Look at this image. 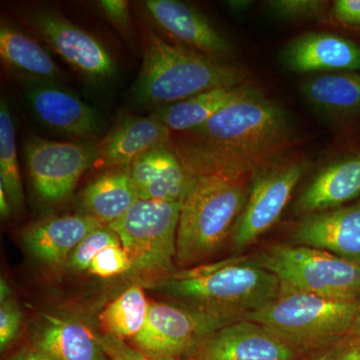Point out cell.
Listing matches in <instances>:
<instances>
[{"label": "cell", "mask_w": 360, "mask_h": 360, "mask_svg": "<svg viewBox=\"0 0 360 360\" xmlns=\"http://www.w3.org/2000/svg\"><path fill=\"white\" fill-rule=\"evenodd\" d=\"M172 136L169 148L193 177L248 181L278 162L293 142L288 111L262 91L233 101L205 124Z\"/></svg>", "instance_id": "obj_1"}, {"label": "cell", "mask_w": 360, "mask_h": 360, "mask_svg": "<svg viewBox=\"0 0 360 360\" xmlns=\"http://www.w3.org/2000/svg\"><path fill=\"white\" fill-rule=\"evenodd\" d=\"M158 285L163 295L191 309L232 321L262 309L281 293L276 276L245 257L174 272Z\"/></svg>", "instance_id": "obj_2"}, {"label": "cell", "mask_w": 360, "mask_h": 360, "mask_svg": "<svg viewBox=\"0 0 360 360\" xmlns=\"http://www.w3.org/2000/svg\"><path fill=\"white\" fill-rule=\"evenodd\" d=\"M245 79L243 68L212 60L177 44H168L148 30L143 61L132 94L137 103L160 108L207 90L245 84Z\"/></svg>", "instance_id": "obj_3"}, {"label": "cell", "mask_w": 360, "mask_h": 360, "mask_svg": "<svg viewBox=\"0 0 360 360\" xmlns=\"http://www.w3.org/2000/svg\"><path fill=\"white\" fill-rule=\"evenodd\" d=\"M182 203L175 262L196 264L221 248L245 208L248 181L220 176L195 177Z\"/></svg>", "instance_id": "obj_4"}, {"label": "cell", "mask_w": 360, "mask_h": 360, "mask_svg": "<svg viewBox=\"0 0 360 360\" xmlns=\"http://www.w3.org/2000/svg\"><path fill=\"white\" fill-rule=\"evenodd\" d=\"M255 260L276 276L281 293L360 300V265L328 251L278 243L260 251Z\"/></svg>", "instance_id": "obj_5"}, {"label": "cell", "mask_w": 360, "mask_h": 360, "mask_svg": "<svg viewBox=\"0 0 360 360\" xmlns=\"http://www.w3.org/2000/svg\"><path fill=\"white\" fill-rule=\"evenodd\" d=\"M360 300H342L302 292L279 293L276 300L246 315L272 333L302 347L352 333Z\"/></svg>", "instance_id": "obj_6"}, {"label": "cell", "mask_w": 360, "mask_h": 360, "mask_svg": "<svg viewBox=\"0 0 360 360\" xmlns=\"http://www.w3.org/2000/svg\"><path fill=\"white\" fill-rule=\"evenodd\" d=\"M182 203L139 200L122 219L108 225L131 260V272L148 277L174 274Z\"/></svg>", "instance_id": "obj_7"}, {"label": "cell", "mask_w": 360, "mask_h": 360, "mask_svg": "<svg viewBox=\"0 0 360 360\" xmlns=\"http://www.w3.org/2000/svg\"><path fill=\"white\" fill-rule=\"evenodd\" d=\"M232 322L191 307L150 302L146 324L131 345L155 356L180 357Z\"/></svg>", "instance_id": "obj_8"}, {"label": "cell", "mask_w": 360, "mask_h": 360, "mask_svg": "<svg viewBox=\"0 0 360 360\" xmlns=\"http://www.w3.org/2000/svg\"><path fill=\"white\" fill-rule=\"evenodd\" d=\"M307 170L302 160L281 161L252 179L245 208L232 231V243L243 250L274 226Z\"/></svg>", "instance_id": "obj_9"}, {"label": "cell", "mask_w": 360, "mask_h": 360, "mask_svg": "<svg viewBox=\"0 0 360 360\" xmlns=\"http://www.w3.org/2000/svg\"><path fill=\"white\" fill-rule=\"evenodd\" d=\"M96 144L58 142L32 136L25 144V158L33 187L45 201L68 198L84 172L94 167Z\"/></svg>", "instance_id": "obj_10"}, {"label": "cell", "mask_w": 360, "mask_h": 360, "mask_svg": "<svg viewBox=\"0 0 360 360\" xmlns=\"http://www.w3.org/2000/svg\"><path fill=\"white\" fill-rule=\"evenodd\" d=\"M30 22L45 44L85 77L99 82L115 75L116 63L110 51L60 13L37 11Z\"/></svg>", "instance_id": "obj_11"}, {"label": "cell", "mask_w": 360, "mask_h": 360, "mask_svg": "<svg viewBox=\"0 0 360 360\" xmlns=\"http://www.w3.org/2000/svg\"><path fill=\"white\" fill-rule=\"evenodd\" d=\"M300 347L246 319L232 322L196 348L198 360H298Z\"/></svg>", "instance_id": "obj_12"}, {"label": "cell", "mask_w": 360, "mask_h": 360, "mask_svg": "<svg viewBox=\"0 0 360 360\" xmlns=\"http://www.w3.org/2000/svg\"><path fill=\"white\" fill-rule=\"evenodd\" d=\"M149 15L177 42L206 58L227 63L233 46L198 9L176 0L144 2Z\"/></svg>", "instance_id": "obj_13"}, {"label": "cell", "mask_w": 360, "mask_h": 360, "mask_svg": "<svg viewBox=\"0 0 360 360\" xmlns=\"http://www.w3.org/2000/svg\"><path fill=\"white\" fill-rule=\"evenodd\" d=\"M25 94L40 122L58 134L89 141L103 130L98 111L51 82H28Z\"/></svg>", "instance_id": "obj_14"}, {"label": "cell", "mask_w": 360, "mask_h": 360, "mask_svg": "<svg viewBox=\"0 0 360 360\" xmlns=\"http://www.w3.org/2000/svg\"><path fill=\"white\" fill-rule=\"evenodd\" d=\"M292 238L296 245L328 251L360 265V201L303 217Z\"/></svg>", "instance_id": "obj_15"}, {"label": "cell", "mask_w": 360, "mask_h": 360, "mask_svg": "<svg viewBox=\"0 0 360 360\" xmlns=\"http://www.w3.org/2000/svg\"><path fill=\"white\" fill-rule=\"evenodd\" d=\"M281 60L298 73L359 72L360 45L333 33L307 32L284 46Z\"/></svg>", "instance_id": "obj_16"}, {"label": "cell", "mask_w": 360, "mask_h": 360, "mask_svg": "<svg viewBox=\"0 0 360 360\" xmlns=\"http://www.w3.org/2000/svg\"><path fill=\"white\" fill-rule=\"evenodd\" d=\"M172 131L160 120L148 117H127L96 144L94 167H130L137 158L155 149L168 148Z\"/></svg>", "instance_id": "obj_17"}, {"label": "cell", "mask_w": 360, "mask_h": 360, "mask_svg": "<svg viewBox=\"0 0 360 360\" xmlns=\"http://www.w3.org/2000/svg\"><path fill=\"white\" fill-rule=\"evenodd\" d=\"M130 174L139 200H146L184 202L196 179L169 146L137 158Z\"/></svg>", "instance_id": "obj_18"}, {"label": "cell", "mask_w": 360, "mask_h": 360, "mask_svg": "<svg viewBox=\"0 0 360 360\" xmlns=\"http://www.w3.org/2000/svg\"><path fill=\"white\" fill-rule=\"evenodd\" d=\"M360 196V153L321 168L298 196L296 214H314L341 207Z\"/></svg>", "instance_id": "obj_19"}, {"label": "cell", "mask_w": 360, "mask_h": 360, "mask_svg": "<svg viewBox=\"0 0 360 360\" xmlns=\"http://www.w3.org/2000/svg\"><path fill=\"white\" fill-rule=\"evenodd\" d=\"M103 225L89 214L54 217L28 227L23 240L37 259L58 266L65 264L87 234Z\"/></svg>", "instance_id": "obj_20"}, {"label": "cell", "mask_w": 360, "mask_h": 360, "mask_svg": "<svg viewBox=\"0 0 360 360\" xmlns=\"http://www.w3.org/2000/svg\"><path fill=\"white\" fill-rule=\"evenodd\" d=\"M45 323L37 333V350L56 360H108L97 333L82 322L44 315Z\"/></svg>", "instance_id": "obj_21"}, {"label": "cell", "mask_w": 360, "mask_h": 360, "mask_svg": "<svg viewBox=\"0 0 360 360\" xmlns=\"http://www.w3.org/2000/svg\"><path fill=\"white\" fill-rule=\"evenodd\" d=\"M259 91V89L245 82L236 86L217 87L180 103L156 108L153 116L167 125L172 134H181L205 124L213 115L233 101Z\"/></svg>", "instance_id": "obj_22"}, {"label": "cell", "mask_w": 360, "mask_h": 360, "mask_svg": "<svg viewBox=\"0 0 360 360\" xmlns=\"http://www.w3.org/2000/svg\"><path fill=\"white\" fill-rule=\"evenodd\" d=\"M300 94L319 115L345 120L360 115V72L324 73L309 78Z\"/></svg>", "instance_id": "obj_23"}, {"label": "cell", "mask_w": 360, "mask_h": 360, "mask_svg": "<svg viewBox=\"0 0 360 360\" xmlns=\"http://www.w3.org/2000/svg\"><path fill=\"white\" fill-rule=\"evenodd\" d=\"M139 200L130 167L108 169L85 187L82 194L87 214L104 225L122 219Z\"/></svg>", "instance_id": "obj_24"}, {"label": "cell", "mask_w": 360, "mask_h": 360, "mask_svg": "<svg viewBox=\"0 0 360 360\" xmlns=\"http://www.w3.org/2000/svg\"><path fill=\"white\" fill-rule=\"evenodd\" d=\"M0 58L4 65L28 82H52L61 70L34 39L13 26L0 27Z\"/></svg>", "instance_id": "obj_25"}, {"label": "cell", "mask_w": 360, "mask_h": 360, "mask_svg": "<svg viewBox=\"0 0 360 360\" xmlns=\"http://www.w3.org/2000/svg\"><path fill=\"white\" fill-rule=\"evenodd\" d=\"M149 304L141 286H130L99 314L103 335L122 340H134L146 324Z\"/></svg>", "instance_id": "obj_26"}, {"label": "cell", "mask_w": 360, "mask_h": 360, "mask_svg": "<svg viewBox=\"0 0 360 360\" xmlns=\"http://www.w3.org/2000/svg\"><path fill=\"white\" fill-rule=\"evenodd\" d=\"M0 184L4 186L11 205L22 210L25 198L16 153L15 129L4 99L0 103Z\"/></svg>", "instance_id": "obj_27"}, {"label": "cell", "mask_w": 360, "mask_h": 360, "mask_svg": "<svg viewBox=\"0 0 360 360\" xmlns=\"http://www.w3.org/2000/svg\"><path fill=\"white\" fill-rule=\"evenodd\" d=\"M122 245L120 238L108 225H103L87 234L82 243L71 253L70 265L71 269L77 271L89 270L94 258L110 245Z\"/></svg>", "instance_id": "obj_28"}, {"label": "cell", "mask_w": 360, "mask_h": 360, "mask_svg": "<svg viewBox=\"0 0 360 360\" xmlns=\"http://www.w3.org/2000/svg\"><path fill=\"white\" fill-rule=\"evenodd\" d=\"M131 260L122 245L108 246L92 260L89 270L92 276L110 278L131 272Z\"/></svg>", "instance_id": "obj_29"}, {"label": "cell", "mask_w": 360, "mask_h": 360, "mask_svg": "<svg viewBox=\"0 0 360 360\" xmlns=\"http://www.w3.org/2000/svg\"><path fill=\"white\" fill-rule=\"evenodd\" d=\"M270 13L285 20H314L326 13L328 2L321 0H271L266 2Z\"/></svg>", "instance_id": "obj_30"}, {"label": "cell", "mask_w": 360, "mask_h": 360, "mask_svg": "<svg viewBox=\"0 0 360 360\" xmlns=\"http://www.w3.org/2000/svg\"><path fill=\"white\" fill-rule=\"evenodd\" d=\"M106 356L110 360H184L180 357L155 356L137 349L125 340L110 335H97Z\"/></svg>", "instance_id": "obj_31"}, {"label": "cell", "mask_w": 360, "mask_h": 360, "mask_svg": "<svg viewBox=\"0 0 360 360\" xmlns=\"http://www.w3.org/2000/svg\"><path fill=\"white\" fill-rule=\"evenodd\" d=\"M21 323L20 309L11 300L1 303L0 307V347L4 350L18 335Z\"/></svg>", "instance_id": "obj_32"}, {"label": "cell", "mask_w": 360, "mask_h": 360, "mask_svg": "<svg viewBox=\"0 0 360 360\" xmlns=\"http://www.w3.org/2000/svg\"><path fill=\"white\" fill-rule=\"evenodd\" d=\"M323 360H360V333L345 335Z\"/></svg>", "instance_id": "obj_33"}, {"label": "cell", "mask_w": 360, "mask_h": 360, "mask_svg": "<svg viewBox=\"0 0 360 360\" xmlns=\"http://www.w3.org/2000/svg\"><path fill=\"white\" fill-rule=\"evenodd\" d=\"M98 6L113 25L123 30H129L130 25L129 2L123 0H103L99 2Z\"/></svg>", "instance_id": "obj_34"}, {"label": "cell", "mask_w": 360, "mask_h": 360, "mask_svg": "<svg viewBox=\"0 0 360 360\" xmlns=\"http://www.w3.org/2000/svg\"><path fill=\"white\" fill-rule=\"evenodd\" d=\"M331 15L343 25H360V0H338L333 6Z\"/></svg>", "instance_id": "obj_35"}, {"label": "cell", "mask_w": 360, "mask_h": 360, "mask_svg": "<svg viewBox=\"0 0 360 360\" xmlns=\"http://www.w3.org/2000/svg\"><path fill=\"white\" fill-rule=\"evenodd\" d=\"M11 210H13V205H11V200L7 195L4 186L0 184V212H1L2 217L4 219L8 217Z\"/></svg>", "instance_id": "obj_36"}, {"label": "cell", "mask_w": 360, "mask_h": 360, "mask_svg": "<svg viewBox=\"0 0 360 360\" xmlns=\"http://www.w3.org/2000/svg\"><path fill=\"white\" fill-rule=\"evenodd\" d=\"M252 4V1H248V0H231L226 2V6L234 13H243L248 11Z\"/></svg>", "instance_id": "obj_37"}, {"label": "cell", "mask_w": 360, "mask_h": 360, "mask_svg": "<svg viewBox=\"0 0 360 360\" xmlns=\"http://www.w3.org/2000/svg\"><path fill=\"white\" fill-rule=\"evenodd\" d=\"M23 360H56L51 355L44 354V352H39V350H34V352H28L25 354Z\"/></svg>", "instance_id": "obj_38"}, {"label": "cell", "mask_w": 360, "mask_h": 360, "mask_svg": "<svg viewBox=\"0 0 360 360\" xmlns=\"http://www.w3.org/2000/svg\"><path fill=\"white\" fill-rule=\"evenodd\" d=\"M0 288H1V290H0V293H1L0 295L1 296V303L9 300L8 297L11 295V291L4 279H1V286H0Z\"/></svg>", "instance_id": "obj_39"}, {"label": "cell", "mask_w": 360, "mask_h": 360, "mask_svg": "<svg viewBox=\"0 0 360 360\" xmlns=\"http://www.w3.org/2000/svg\"><path fill=\"white\" fill-rule=\"evenodd\" d=\"M352 333H360V309L357 312L356 319H355L354 328H352Z\"/></svg>", "instance_id": "obj_40"}, {"label": "cell", "mask_w": 360, "mask_h": 360, "mask_svg": "<svg viewBox=\"0 0 360 360\" xmlns=\"http://www.w3.org/2000/svg\"><path fill=\"white\" fill-rule=\"evenodd\" d=\"M23 357H25V354H20L16 355V356L13 357V359L11 360H23Z\"/></svg>", "instance_id": "obj_41"}]
</instances>
